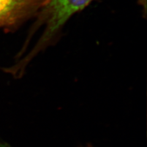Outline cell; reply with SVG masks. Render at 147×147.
Returning <instances> with one entry per match:
<instances>
[{"label":"cell","instance_id":"7a4b0ae2","mask_svg":"<svg viewBox=\"0 0 147 147\" xmlns=\"http://www.w3.org/2000/svg\"><path fill=\"white\" fill-rule=\"evenodd\" d=\"M49 0H0V29L13 31L36 17Z\"/></svg>","mask_w":147,"mask_h":147},{"label":"cell","instance_id":"6da1fadb","mask_svg":"<svg viewBox=\"0 0 147 147\" xmlns=\"http://www.w3.org/2000/svg\"><path fill=\"white\" fill-rule=\"evenodd\" d=\"M92 0H49L36 16V20L31 28L28 39L44 26V31L31 52L26 55L32 60L39 52L56 40L62 28L75 13L84 9Z\"/></svg>","mask_w":147,"mask_h":147},{"label":"cell","instance_id":"3957f363","mask_svg":"<svg viewBox=\"0 0 147 147\" xmlns=\"http://www.w3.org/2000/svg\"><path fill=\"white\" fill-rule=\"evenodd\" d=\"M0 147H10L8 145L4 144V143H1L0 142Z\"/></svg>","mask_w":147,"mask_h":147}]
</instances>
